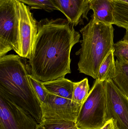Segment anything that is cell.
I'll use <instances>...</instances> for the list:
<instances>
[{
    "label": "cell",
    "instance_id": "15",
    "mask_svg": "<svg viewBox=\"0 0 128 129\" xmlns=\"http://www.w3.org/2000/svg\"><path fill=\"white\" fill-rule=\"evenodd\" d=\"M90 90L88 78L74 82L72 101L82 107L88 96Z\"/></svg>",
    "mask_w": 128,
    "mask_h": 129
},
{
    "label": "cell",
    "instance_id": "19",
    "mask_svg": "<svg viewBox=\"0 0 128 129\" xmlns=\"http://www.w3.org/2000/svg\"><path fill=\"white\" fill-rule=\"evenodd\" d=\"M39 124L44 129H79L74 121H41Z\"/></svg>",
    "mask_w": 128,
    "mask_h": 129
},
{
    "label": "cell",
    "instance_id": "23",
    "mask_svg": "<svg viewBox=\"0 0 128 129\" xmlns=\"http://www.w3.org/2000/svg\"><path fill=\"white\" fill-rule=\"evenodd\" d=\"M36 129H44L43 128H42V126H41V125H40V124H38V126H37V128H36Z\"/></svg>",
    "mask_w": 128,
    "mask_h": 129
},
{
    "label": "cell",
    "instance_id": "20",
    "mask_svg": "<svg viewBox=\"0 0 128 129\" xmlns=\"http://www.w3.org/2000/svg\"><path fill=\"white\" fill-rule=\"evenodd\" d=\"M114 54L117 59L128 62V44L122 40L114 44Z\"/></svg>",
    "mask_w": 128,
    "mask_h": 129
},
{
    "label": "cell",
    "instance_id": "21",
    "mask_svg": "<svg viewBox=\"0 0 128 129\" xmlns=\"http://www.w3.org/2000/svg\"><path fill=\"white\" fill-rule=\"evenodd\" d=\"M100 129H119L116 121L113 118L107 120Z\"/></svg>",
    "mask_w": 128,
    "mask_h": 129
},
{
    "label": "cell",
    "instance_id": "17",
    "mask_svg": "<svg viewBox=\"0 0 128 129\" xmlns=\"http://www.w3.org/2000/svg\"><path fill=\"white\" fill-rule=\"evenodd\" d=\"M30 7L31 9L44 10L48 12L60 11L56 0H17Z\"/></svg>",
    "mask_w": 128,
    "mask_h": 129
},
{
    "label": "cell",
    "instance_id": "14",
    "mask_svg": "<svg viewBox=\"0 0 128 129\" xmlns=\"http://www.w3.org/2000/svg\"><path fill=\"white\" fill-rule=\"evenodd\" d=\"M113 81L128 96V62L116 59V73Z\"/></svg>",
    "mask_w": 128,
    "mask_h": 129
},
{
    "label": "cell",
    "instance_id": "25",
    "mask_svg": "<svg viewBox=\"0 0 128 129\" xmlns=\"http://www.w3.org/2000/svg\"><path fill=\"white\" fill-rule=\"evenodd\" d=\"M113 1H115V0H113Z\"/></svg>",
    "mask_w": 128,
    "mask_h": 129
},
{
    "label": "cell",
    "instance_id": "6",
    "mask_svg": "<svg viewBox=\"0 0 128 129\" xmlns=\"http://www.w3.org/2000/svg\"><path fill=\"white\" fill-rule=\"evenodd\" d=\"M38 124L28 111L0 95V129H36Z\"/></svg>",
    "mask_w": 128,
    "mask_h": 129
},
{
    "label": "cell",
    "instance_id": "22",
    "mask_svg": "<svg viewBox=\"0 0 128 129\" xmlns=\"http://www.w3.org/2000/svg\"><path fill=\"white\" fill-rule=\"evenodd\" d=\"M122 41L128 44V29H126V32L124 38L122 39Z\"/></svg>",
    "mask_w": 128,
    "mask_h": 129
},
{
    "label": "cell",
    "instance_id": "16",
    "mask_svg": "<svg viewBox=\"0 0 128 129\" xmlns=\"http://www.w3.org/2000/svg\"><path fill=\"white\" fill-rule=\"evenodd\" d=\"M114 25L125 29H128V4L115 1Z\"/></svg>",
    "mask_w": 128,
    "mask_h": 129
},
{
    "label": "cell",
    "instance_id": "3",
    "mask_svg": "<svg viewBox=\"0 0 128 129\" xmlns=\"http://www.w3.org/2000/svg\"><path fill=\"white\" fill-rule=\"evenodd\" d=\"M114 29L112 25L95 21L92 18L80 30L82 36L78 70L96 79L101 64L107 55L114 50Z\"/></svg>",
    "mask_w": 128,
    "mask_h": 129
},
{
    "label": "cell",
    "instance_id": "18",
    "mask_svg": "<svg viewBox=\"0 0 128 129\" xmlns=\"http://www.w3.org/2000/svg\"><path fill=\"white\" fill-rule=\"evenodd\" d=\"M29 77L41 105L47 104L49 99V92L43 85V82L35 78L31 74L29 75Z\"/></svg>",
    "mask_w": 128,
    "mask_h": 129
},
{
    "label": "cell",
    "instance_id": "24",
    "mask_svg": "<svg viewBox=\"0 0 128 129\" xmlns=\"http://www.w3.org/2000/svg\"><path fill=\"white\" fill-rule=\"evenodd\" d=\"M117 1L122 2H125V3L128 4V0H117Z\"/></svg>",
    "mask_w": 128,
    "mask_h": 129
},
{
    "label": "cell",
    "instance_id": "7",
    "mask_svg": "<svg viewBox=\"0 0 128 129\" xmlns=\"http://www.w3.org/2000/svg\"><path fill=\"white\" fill-rule=\"evenodd\" d=\"M107 119L113 118L119 129H128V96L112 80L104 82Z\"/></svg>",
    "mask_w": 128,
    "mask_h": 129
},
{
    "label": "cell",
    "instance_id": "1",
    "mask_svg": "<svg viewBox=\"0 0 128 129\" xmlns=\"http://www.w3.org/2000/svg\"><path fill=\"white\" fill-rule=\"evenodd\" d=\"M74 26L62 18H45L38 32L29 63L31 74L43 82L65 77L71 73L70 53L80 35Z\"/></svg>",
    "mask_w": 128,
    "mask_h": 129
},
{
    "label": "cell",
    "instance_id": "12",
    "mask_svg": "<svg viewBox=\"0 0 128 129\" xmlns=\"http://www.w3.org/2000/svg\"><path fill=\"white\" fill-rule=\"evenodd\" d=\"M43 85L49 93L72 100L74 82L62 77L43 82Z\"/></svg>",
    "mask_w": 128,
    "mask_h": 129
},
{
    "label": "cell",
    "instance_id": "9",
    "mask_svg": "<svg viewBox=\"0 0 128 129\" xmlns=\"http://www.w3.org/2000/svg\"><path fill=\"white\" fill-rule=\"evenodd\" d=\"M21 57L29 59L38 32V22L35 19L31 8L17 1Z\"/></svg>",
    "mask_w": 128,
    "mask_h": 129
},
{
    "label": "cell",
    "instance_id": "5",
    "mask_svg": "<svg viewBox=\"0 0 128 129\" xmlns=\"http://www.w3.org/2000/svg\"><path fill=\"white\" fill-rule=\"evenodd\" d=\"M12 50L20 56L17 0H0V58Z\"/></svg>",
    "mask_w": 128,
    "mask_h": 129
},
{
    "label": "cell",
    "instance_id": "8",
    "mask_svg": "<svg viewBox=\"0 0 128 129\" xmlns=\"http://www.w3.org/2000/svg\"><path fill=\"white\" fill-rule=\"evenodd\" d=\"M41 121H69L76 122L82 107L72 100L49 93L47 104L41 105Z\"/></svg>",
    "mask_w": 128,
    "mask_h": 129
},
{
    "label": "cell",
    "instance_id": "10",
    "mask_svg": "<svg viewBox=\"0 0 128 129\" xmlns=\"http://www.w3.org/2000/svg\"><path fill=\"white\" fill-rule=\"evenodd\" d=\"M60 11L68 22L75 26L83 24V19L88 20L90 10L89 0H56Z\"/></svg>",
    "mask_w": 128,
    "mask_h": 129
},
{
    "label": "cell",
    "instance_id": "2",
    "mask_svg": "<svg viewBox=\"0 0 128 129\" xmlns=\"http://www.w3.org/2000/svg\"><path fill=\"white\" fill-rule=\"evenodd\" d=\"M30 74L25 58L14 54L0 58V95L28 111L40 123L41 104L30 82Z\"/></svg>",
    "mask_w": 128,
    "mask_h": 129
},
{
    "label": "cell",
    "instance_id": "13",
    "mask_svg": "<svg viewBox=\"0 0 128 129\" xmlns=\"http://www.w3.org/2000/svg\"><path fill=\"white\" fill-rule=\"evenodd\" d=\"M114 51V50H111L103 60L95 80L99 82L113 80L116 73V61Z\"/></svg>",
    "mask_w": 128,
    "mask_h": 129
},
{
    "label": "cell",
    "instance_id": "4",
    "mask_svg": "<svg viewBox=\"0 0 128 129\" xmlns=\"http://www.w3.org/2000/svg\"><path fill=\"white\" fill-rule=\"evenodd\" d=\"M104 82L95 80L77 121L79 129H100L107 121Z\"/></svg>",
    "mask_w": 128,
    "mask_h": 129
},
{
    "label": "cell",
    "instance_id": "11",
    "mask_svg": "<svg viewBox=\"0 0 128 129\" xmlns=\"http://www.w3.org/2000/svg\"><path fill=\"white\" fill-rule=\"evenodd\" d=\"M90 10L93 11L94 20L107 25H114L115 1L89 0Z\"/></svg>",
    "mask_w": 128,
    "mask_h": 129
}]
</instances>
